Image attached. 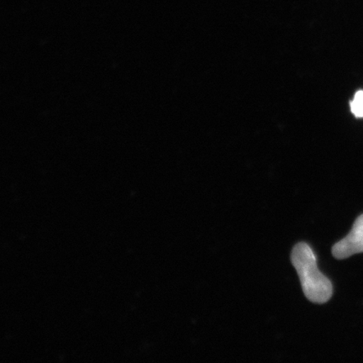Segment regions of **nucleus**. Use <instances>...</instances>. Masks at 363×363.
Segmentation results:
<instances>
[{
    "label": "nucleus",
    "mask_w": 363,
    "mask_h": 363,
    "mask_svg": "<svg viewBox=\"0 0 363 363\" xmlns=\"http://www.w3.org/2000/svg\"><path fill=\"white\" fill-rule=\"evenodd\" d=\"M291 261L308 301L316 303L329 301L333 296V286L318 269L317 258L312 248L306 242L298 243L293 249Z\"/></svg>",
    "instance_id": "f257e3e1"
},
{
    "label": "nucleus",
    "mask_w": 363,
    "mask_h": 363,
    "mask_svg": "<svg viewBox=\"0 0 363 363\" xmlns=\"http://www.w3.org/2000/svg\"><path fill=\"white\" fill-rule=\"evenodd\" d=\"M350 106L354 116L357 118L363 117V90L358 91L356 93Z\"/></svg>",
    "instance_id": "7ed1b4c3"
},
{
    "label": "nucleus",
    "mask_w": 363,
    "mask_h": 363,
    "mask_svg": "<svg viewBox=\"0 0 363 363\" xmlns=\"http://www.w3.org/2000/svg\"><path fill=\"white\" fill-rule=\"evenodd\" d=\"M363 252V214L357 218L351 233L335 243L333 247V256L342 260L355 254Z\"/></svg>",
    "instance_id": "f03ea898"
}]
</instances>
